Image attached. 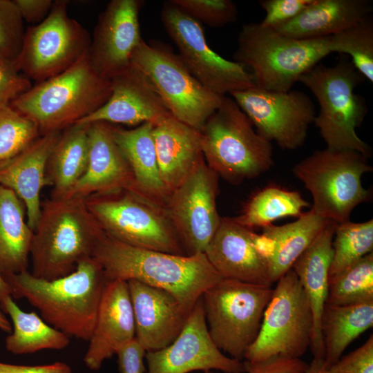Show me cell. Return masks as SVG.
I'll list each match as a JSON object with an SVG mask.
<instances>
[{
	"label": "cell",
	"instance_id": "cell-1",
	"mask_svg": "<svg viewBox=\"0 0 373 373\" xmlns=\"http://www.w3.org/2000/svg\"><path fill=\"white\" fill-rule=\"evenodd\" d=\"M106 280H135L174 295L189 312L202 294L223 278L204 253L179 255L136 247L106 233L91 256Z\"/></svg>",
	"mask_w": 373,
	"mask_h": 373
},
{
	"label": "cell",
	"instance_id": "cell-2",
	"mask_svg": "<svg viewBox=\"0 0 373 373\" xmlns=\"http://www.w3.org/2000/svg\"><path fill=\"white\" fill-rule=\"evenodd\" d=\"M13 298H25L50 325L68 337L88 341L106 282L100 265L88 257L68 276L47 280L28 271L3 275Z\"/></svg>",
	"mask_w": 373,
	"mask_h": 373
},
{
	"label": "cell",
	"instance_id": "cell-3",
	"mask_svg": "<svg viewBox=\"0 0 373 373\" xmlns=\"http://www.w3.org/2000/svg\"><path fill=\"white\" fill-rule=\"evenodd\" d=\"M104 233L84 198L41 202L30 254L32 275L47 280L69 275L79 261L92 256Z\"/></svg>",
	"mask_w": 373,
	"mask_h": 373
},
{
	"label": "cell",
	"instance_id": "cell-4",
	"mask_svg": "<svg viewBox=\"0 0 373 373\" xmlns=\"http://www.w3.org/2000/svg\"><path fill=\"white\" fill-rule=\"evenodd\" d=\"M111 94V80L94 70L87 52L69 68L32 86L10 104L34 122L41 135L61 131L86 117Z\"/></svg>",
	"mask_w": 373,
	"mask_h": 373
},
{
	"label": "cell",
	"instance_id": "cell-5",
	"mask_svg": "<svg viewBox=\"0 0 373 373\" xmlns=\"http://www.w3.org/2000/svg\"><path fill=\"white\" fill-rule=\"evenodd\" d=\"M330 53V37L298 39L249 23L239 32L233 59L251 73L256 87L286 92Z\"/></svg>",
	"mask_w": 373,
	"mask_h": 373
},
{
	"label": "cell",
	"instance_id": "cell-6",
	"mask_svg": "<svg viewBox=\"0 0 373 373\" xmlns=\"http://www.w3.org/2000/svg\"><path fill=\"white\" fill-rule=\"evenodd\" d=\"M365 79L350 60L343 59L333 66L318 64L299 78L317 99L319 111L313 123L327 149L352 150L370 157V146L356 131L367 107L354 90Z\"/></svg>",
	"mask_w": 373,
	"mask_h": 373
},
{
	"label": "cell",
	"instance_id": "cell-7",
	"mask_svg": "<svg viewBox=\"0 0 373 373\" xmlns=\"http://www.w3.org/2000/svg\"><path fill=\"white\" fill-rule=\"evenodd\" d=\"M200 133L206 163L231 184L255 178L274 164L271 143L254 130L231 97H223Z\"/></svg>",
	"mask_w": 373,
	"mask_h": 373
},
{
	"label": "cell",
	"instance_id": "cell-8",
	"mask_svg": "<svg viewBox=\"0 0 373 373\" xmlns=\"http://www.w3.org/2000/svg\"><path fill=\"white\" fill-rule=\"evenodd\" d=\"M367 157L352 150L316 151L296 164L292 172L313 198L312 210L336 224L350 220L358 204L370 200L361 178L372 171Z\"/></svg>",
	"mask_w": 373,
	"mask_h": 373
},
{
	"label": "cell",
	"instance_id": "cell-9",
	"mask_svg": "<svg viewBox=\"0 0 373 373\" xmlns=\"http://www.w3.org/2000/svg\"><path fill=\"white\" fill-rule=\"evenodd\" d=\"M131 65L147 77L173 117L200 131L224 97L204 86L179 55L161 42L142 39Z\"/></svg>",
	"mask_w": 373,
	"mask_h": 373
},
{
	"label": "cell",
	"instance_id": "cell-10",
	"mask_svg": "<svg viewBox=\"0 0 373 373\" xmlns=\"http://www.w3.org/2000/svg\"><path fill=\"white\" fill-rule=\"evenodd\" d=\"M273 288L222 278L202 295L209 333L219 350L242 361L256 340Z\"/></svg>",
	"mask_w": 373,
	"mask_h": 373
},
{
	"label": "cell",
	"instance_id": "cell-11",
	"mask_svg": "<svg viewBox=\"0 0 373 373\" xmlns=\"http://www.w3.org/2000/svg\"><path fill=\"white\" fill-rule=\"evenodd\" d=\"M88 210L109 236L136 247L186 255L164 207L129 191L85 198Z\"/></svg>",
	"mask_w": 373,
	"mask_h": 373
},
{
	"label": "cell",
	"instance_id": "cell-12",
	"mask_svg": "<svg viewBox=\"0 0 373 373\" xmlns=\"http://www.w3.org/2000/svg\"><path fill=\"white\" fill-rule=\"evenodd\" d=\"M313 332L310 303L291 269L276 282L259 333L244 358L256 362L276 355L300 358L310 347Z\"/></svg>",
	"mask_w": 373,
	"mask_h": 373
},
{
	"label": "cell",
	"instance_id": "cell-13",
	"mask_svg": "<svg viewBox=\"0 0 373 373\" xmlns=\"http://www.w3.org/2000/svg\"><path fill=\"white\" fill-rule=\"evenodd\" d=\"M67 1H54L47 17L25 30L15 60L19 71L37 83L65 71L88 52L87 30L67 12Z\"/></svg>",
	"mask_w": 373,
	"mask_h": 373
},
{
	"label": "cell",
	"instance_id": "cell-14",
	"mask_svg": "<svg viewBox=\"0 0 373 373\" xmlns=\"http://www.w3.org/2000/svg\"><path fill=\"white\" fill-rule=\"evenodd\" d=\"M161 21L188 70L207 88L227 96L255 86L251 73L240 64L214 52L200 22L170 1L162 6Z\"/></svg>",
	"mask_w": 373,
	"mask_h": 373
},
{
	"label": "cell",
	"instance_id": "cell-15",
	"mask_svg": "<svg viewBox=\"0 0 373 373\" xmlns=\"http://www.w3.org/2000/svg\"><path fill=\"white\" fill-rule=\"evenodd\" d=\"M218 175L203 156L169 195L164 211L186 255L204 253L221 218L217 211Z\"/></svg>",
	"mask_w": 373,
	"mask_h": 373
},
{
	"label": "cell",
	"instance_id": "cell-16",
	"mask_svg": "<svg viewBox=\"0 0 373 373\" xmlns=\"http://www.w3.org/2000/svg\"><path fill=\"white\" fill-rule=\"evenodd\" d=\"M229 96L260 136L285 150L303 146L316 114L312 100L300 90L275 92L254 86Z\"/></svg>",
	"mask_w": 373,
	"mask_h": 373
},
{
	"label": "cell",
	"instance_id": "cell-17",
	"mask_svg": "<svg viewBox=\"0 0 373 373\" xmlns=\"http://www.w3.org/2000/svg\"><path fill=\"white\" fill-rule=\"evenodd\" d=\"M148 373H189L217 370L245 373V365L224 354L209 333L202 298L191 311L177 338L165 347L146 352Z\"/></svg>",
	"mask_w": 373,
	"mask_h": 373
},
{
	"label": "cell",
	"instance_id": "cell-18",
	"mask_svg": "<svg viewBox=\"0 0 373 373\" xmlns=\"http://www.w3.org/2000/svg\"><path fill=\"white\" fill-rule=\"evenodd\" d=\"M141 0H112L99 15L88 56L94 70L111 79L131 66L133 51L142 40Z\"/></svg>",
	"mask_w": 373,
	"mask_h": 373
},
{
	"label": "cell",
	"instance_id": "cell-19",
	"mask_svg": "<svg viewBox=\"0 0 373 373\" xmlns=\"http://www.w3.org/2000/svg\"><path fill=\"white\" fill-rule=\"evenodd\" d=\"M110 80L111 94L108 101L75 124L102 122L139 126L150 122L154 125L171 115L150 81L131 65Z\"/></svg>",
	"mask_w": 373,
	"mask_h": 373
},
{
	"label": "cell",
	"instance_id": "cell-20",
	"mask_svg": "<svg viewBox=\"0 0 373 373\" xmlns=\"http://www.w3.org/2000/svg\"><path fill=\"white\" fill-rule=\"evenodd\" d=\"M131 300L135 338L146 352L171 343L190 314L171 293L135 280L126 281Z\"/></svg>",
	"mask_w": 373,
	"mask_h": 373
},
{
	"label": "cell",
	"instance_id": "cell-21",
	"mask_svg": "<svg viewBox=\"0 0 373 373\" xmlns=\"http://www.w3.org/2000/svg\"><path fill=\"white\" fill-rule=\"evenodd\" d=\"M256 234L233 218H221L204 254L223 278L272 286L266 262L256 246Z\"/></svg>",
	"mask_w": 373,
	"mask_h": 373
},
{
	"label": "cell",
	"instance_id": "cell-22",
	"mask_svg": "<svg viewBox=\"0 0 373 373\" xmlns=\"http://www.w3.org/2000/svg\"><path fill=\"white\" fill-rule=\"evenodd\" d=\"M89 124L87 168L65 198L85 199L119 191L137 193L130 166L114 140L111 124L102 122Z\"/></svg>",
	"mask_w": 373,
	"mask_h": 373
},
{
	"label": "cell",
	"instance_id": "cell-23",
	"mask_svg": "<svg viewBox=\"0 0 373 373\" xmlns=\"http://www.w3.org/2000/svg\"><path fill=\"white\" fill-rule=\"evenodd\" d=\"M135 337L133 307L126 281L106 280L100 298L93 333L84 357L91 370Z\"/></svg>",
	"mask_w": 373,
	"mask_h": 373
},
{
	"label": "cell",
	"instance_id": "cell-24",
	"mask_svg": "<svg viewBox=\"0 0 373 373\" xmlns=\"http://www.w3.org/2000/svg\"><path fill=\"white\" fill-rule=\"evenodd\" d=\"M60 134L61 131H53L41 135L17 155L0 163V184L13 191L23 202L28 224L33 231L41 212V191L48 184V160Z\"/></svg>",
	"mask_w": 373,
	"mask_h": 373
},
{
	"label": "cell",
	"instance_id": "cell-25",
	"mask_svg": "<svg viewBox=\"0 0 373 373\" xmlns=\"http://www.w3.org/2000/svg\"><path fill=\"white\" fill-rule=\"evenodd\" d=\"M329 221L310 209L294 222L270 224L262 228V233L256 234V246L266 262L272 284L291 269Z\"/></svg>",
	"mask_w": 373,
	"mask_h": 373
},
{
	"label": "cell",
	"instance_id": "cell-26",
	"mask_svg": "<svg viewBox=\"0 0 373 373\" xmlns=\"http://www.w3.org/2000/svg\"><path fill=\"white\" fill-rule=\"evenodd\" d=\"M153 135L160 177L169 194L203 156L201 133L170 115L153 125Z\"/></svg>",
	"mask_w": 373,
	"mask_h": 373
},
{
	"label": "cell",
	"instance_id": "cell-27",
	"mask_svg": "<svg viewBox=\"0 0 373 373\" xmlns=\"http://www.w3.org/2000/svg\"><path fill=\"white\" fill-rule=\"evenodd\" d=\"M336 225V223L329 221L291 267L306 294L313 312L314 332L309 347L314 358H324L321 318L328 294L329 272L333 256L332 240Z\"/></svg>",
	"mask_w": 373,
	"mask_h": 373
},
{
	"label": "cell",
	"instance_id": "cell-28",
	"mask_svg": "<svg viewBox=\"0 0 373 373\" xmlns=\"http://www.w3.org/2000/svg\"><path fill=\"white\" fill-rule=\"evenodd\" d=\"M368 0H313L298 15L274 29L298 39H314L338 34L370 16Z\"/></svg>",
	"mask_w": 373,
	"mask_h": 373
},
{
	"label": "cell",
	"instance_id": "cell-29",
	"mask_svg": "<svg viewBox=\"0 0 373 373\" xmlns=\"http://www.w3.org/2000/svg\"><path fill=\"white\" fill-rule=\"evenodd\" d=\"M114 140L131 169L137 193L164 207L169 196L160 177L153 135V124L133 129L111 124Z\"/></svg>",
	"mask_w": 373,
	"mask_h": 373
},
{
	"label": "cell",
	"instance_id": "cell-30",
	"mask_svg": "<svg viewBox=\"0 0 373 373\" xmlns=\"http://www.w3.org/2000/svg\"><path fill=\"white\" fill-rule=\"evenodd\" d=\"M23 202L11 189L0 184V272L28 271L34 231L26 221Z\"/></svg>",
	"mask_w": 373,
	"mask_h": 373
},
{
	"label": "cell",
	"instance_id": "cell-31",
	"mask_svg": "<svg viewBox=\"0 0 373 373\" xmlns=\"http://www.w3.org/2000/svg\"><path fill=\"white\" fill-rule=\"evenodd\" d=\"M90 124H74L65 129L49 156L46 178L52 199L65 198L85 173L89 153Z\"/></svg>",
	"mask_w": 373,
	"mask_h": 373
},
{
	"label": "cell",
	"instance_id": "cell-32",
	"mask_svg": "<svg viewBox=\"0 0 373 373\" xmlns=\"http://www.w3.org/2000/svg\"><path fill=\"white\" fill-rule=\"evenodd\" d=\"M373 325V302L350 305L325 303L321 318L324 361L328 368L347 347Z\"/></svg>",
	"mask_w": 373,
	"mask_h": 373
},
{
	"label": "cell",
	"instance_id": "cell-33",
	"mask_svg": "<svg viewBox=\"0 0 373 373\" xmlns=\"http://www.w3.org/2000/svg\"><path fill=\"white\" fill-rule=\"evenodd\" d=\"M0 309L9 315L12 322V332L6 338V348L12 354L62 350L70 343V337L48 324L35 312L21 310L11 296L0 302Z\"/></svg>",
	"mask_w": 373,
	"mask_h": 373
},
{
	"label": "cell",
	"instance_id": "cell-34",
	"mask_svg": "<svg viewBox=\"0 0 373 373\" xmlns=\"http://www.w3.org/2000/svg\"><path fill=\"white\" fill-rule=\"evenodd\" d=\"M310 204L300 193L278 186H267L248 201L242 213L233 218L240 225L252 229L265 227L287 216L299 217L303 208Z\"/></svg>",
	"mask_w": 373,
	"mask_h": 373
},
{
	"label": "cell",
	"instance_id": "cell-35",
	"mask_svg": "<svg viewBox=\"0 0 373 373\" xmlns=\"http://www.w3.org/2000/svg\"><path fill=\"white\" fill-rule=\"evenodd\" d=\"M373 302V252L329 278L326 303L350 305Z\"/></svg>",
	"mask_w": 373,
	"mask_h": 373
},
{
	"label": "cell",
	"instance_id": "cell-36",
	"mask_svg": "<svg viewBox=\"0 0 373 373\" xmlns=\"http://www.w3.org/2000/svg\"><path fill=\"white\" fill-rule=\"evenodd\" d=\"M329 278L334 276L373 250V220L336 224Z\"/></svg>",
	"mask_w": 373,
	"mask_h": 373
},
{
	"label": "cell",
	"instance_id": "cell-37",
	"mask_svg": "<svg viewBox=\"0 0 373 373\" xmlns=\"http://www.w3.org/2000/svg\"><path fill=\"white\" fill-rule=\"evenodd\" d=\"M331 52L346 54L356 69L373 82V20L370 17L330 37Z\"/></svg>",
	"mask_w": 373,
	"mask_h": 373
},
{
	"label": "cell",
	"instance_id": "cell-38",
	"mask_svg": "<svg viewBox=\"0 0 373 373\" xmlns=\"http://www.w3.org/2000/svg\"><path fill=\"white\" fill-rule=\"evenodd\" d=\"M40 135L34 122L10 104H0V163L17 155Z\"/></svg>",
	"mask_w": 373,
	"mask_h": 373
},
{
	"label": "cell",
	"instance_id": "cell-39",
	"mask_svg": "<svg viewBox=\"0 0 373 373\" xmlns=\"http://www.w3.org/2000/svg\"><path fill=\"white\" fill-rule=\"evenodd\" d=\"M189 17L214 28L237 20L238 8L230 0H170Z\"/></svg>",
	"mask_w": 373,
	"mask_h": 373
},
{
	"label": "cell",
	"instance_id": "cell-40",
	"mask_svg": "<svg viewBox=\"0 0 373 373\" xmlns=\"http://www.w3.org/2000/svg\"><path fill=\"white\" fill-rule=\"evenodd\" d=\"M23 21L12 0H0V55L13 61L22 46Z\"/></svg>",
	"mask_w": 373,
	"mask_h": 373
},
{
	"label": "cell",
	"instance_id": "cell-41",
	"mask_svg": "<svg viewBox=\"0 0 373 373\" xmlns=\"http://www.w3.org/2000/svg\"><path fill=\"white\" fill-rule=\"evenodd\" d=\"M32 86L30 80L19 71L15 61L0 55V104H10Z\"/></svg>",
	"mask_w": 373,
	"mask_h": 373
},
{
	"label": "cell",
	"instance_id": "cell-42",
	"mask_svg": "<svg viewBox=\"0 0 373 373\" xmlns=\"http://www.w3.org/2000/svg\"><path fill=\"white\" fill-rule=\"evenodd\" d=\"M313 0H261L259 4L265 12L262 26L274 28L298 15Z\"/></svg>",
	"mask_w": 373,
	"mask_h": 373
},
{
	"label": "cell",
	"instance_id": "cell-43",
	"mask_svg": "<svg viewBox=\"0 0 373 373\" xmlns=\"http://www.w3.org/2000/svg\"><path fill=\"white\" fill-rule=\"evenodd\" d=\"M327 373H373V336L359 347L342 356L327 368Z\"/></svg>",
	"mask_w": 373,
	"mask_h": 373
},
{
	"label": "cell",
	"instance_id": "cell-44",
	"mask_svg": "<svg viewBox=\"0 0 373 373\" xmlns=\"http://www.w3.org/2000/svg\"><path fill=\"white\" fill-rule=\"evenodd\" d=\"M245 373H305L309 365L300 358L282 355L270 356L256 362L243 361Z\"/></svg>",
	"mask_w": 373,
	"mask_h": 373
},
{
	"label": "cell",
	"instance_id": "cell-45",
	"mask_svg": "<svg viewBox=\"0 0 373 373\" xmlns=\"http://www.w3.org/2000/svg\"><path fill=\"white\" fill-rule=\"evenodd\" d=\"M146 350L135 338L121 347L116 354L120 373H144Z\"/></svg>",
	"mask_w": 373,
	"mask_h": 373
},
{
	"label": "cell",
	"instance_id": "cell-46",
	"mask_svg": "<svg viewBox=\"0 0 373 373\" xmlns=\"http://www.w3.org/2000/svg\"><path fill=\"white\" fill-rule=\"evenodd\" d=\"M23 20L28 23H41L48 15L54 1L12 0Z\"/></svg>",
	"mask_w": 373,
	"mask_h": 373
},
{
	"label": "cell",
	"instance_id": "cell-47",
	"mask_svg": "<svg viewBox=\"0 0 373 373\" xmlns=\"http://www.w3.org/2000/svg\"><path fill=\"white\" fill-rule=\"evenodd\" d=\"M0 373H72L68 365L55 362L44 365H22L0 362Z\"/></svg>",
	"mask_w": 373,
	"mask_h": 373
},
{
	"label": "cell",
	"instance_id": "cell-48",
	"mask_svg": "<svg viewBox=\"0 0 373 373\" xmlns=\"http://www.w3.org/2000/svg\"><path fill=\"white\" fill-rule=\"evenodd\" d=\"M305 373H327L324 358H314Z\"/></svg>",
	"mask_w": 373,
	"mask_h": 373
},
{
	"label": "cell",
	"instance_id": "cell-49",
	"mask_svg": "<svg viewBox=\"0 0 373 373\" xmlns=\"http://www.w3.org/2000/svg\"><path fill=\"white\" fill-rule=\"evenodd\" d=\"M9 296H11L10 287L0 272V302Z\"/></svg>",
	"mask_w": 373,
	"mask_h": 373
},
{
	"label": "cell",
	"instance_id": "cell-50",
	"mask_svg": "<svg viewBox=\"0 0 373 373\" xmlns=\"http://www.w3.org/2000/svg\"><path fill=\"white\" fill-rule=\"evenodd\" d=\"M0 329L6 332L10 333L12 332V326L4 313L0 309Z\"/></svg>",
	"mask_w": 373,
	"mask_h": 373
},
{
	"label": "cell",
	"instance_id": "cell-51",
	"mask_svg": "<svg viewBox=\"0 0 373 373\" xmlns=\"http://www.w3.org/2000/svg\"><path fill=\"white\" fill-rule=\"evenodd\" d=\"M204 373H217V372H214L212 370H210V371L204 372Z\"/></svg>",
	"mask_w": 373,
	"mask_h": 373
}]
</instances>
